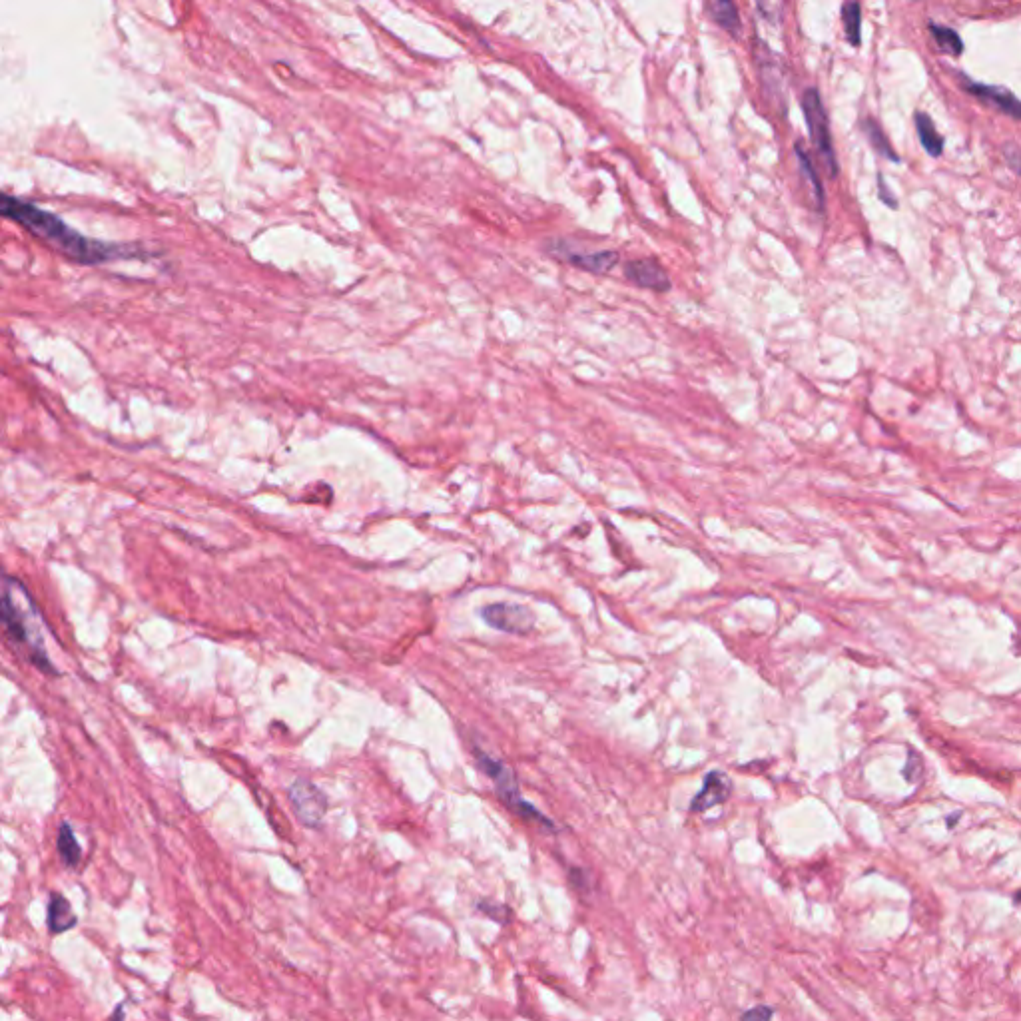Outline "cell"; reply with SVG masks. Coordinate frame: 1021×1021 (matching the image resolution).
<instances>
[{
	"instance_id": "obj_1",
	"label": "cell",
	"mask_w": 1021,
	"mask_h": 1021,
	"mask_svg": "<svg viewBox=\"0 0 1021 1021\" xmlns=\"http://www.w3.org/2000/svg\"><path fill=\"white\" fill-rule=\"evenodd\" d=\"M0 218L24 228L34 238L52 246L66 260L80 266H102L118 260L146 258V250L130 244H114L88 238L70 228L56 214L46 212L30 202L0 192Z\"/></svg>"
},
{
	"instance_id": "obj_2",
	"label": "cell",
	"mask_w": 1021,
	"mask_h": 1021,
	"mask_svg": "<svg viewBox=\"0 0 1021 1021\" xmlns=\"http://www.w3.org/2000/svg\"><path fill=\"white\" fill-rule=\"evenodd\" d=\"M0 625L8 641L16 645L32 665L42 673H56L46 651L44 619L32 595L22 581L4 571H0Z\"/></svg>"
},
{
	"instance_id": "obj_3",
	"label": "cell",
	"mask_w": 1021,
	"mask_h": 1021,
	"mask_svg": "<svg viewBox=\"0 0 1021 1021\" xmlns=\"http://www.w3.org/2000/svg\"><path fill=\"white\" fill-rule=\"evenodd\" d=\"M477 760H479V766L483 768V772H485V774H487V776L495 782V788H497V792H499V798H501V800H503V802H505V804H507V806H509V808H511L517 816L527 818V820H537V822H541V824H545V826H551V828H553V824H551L545 816H541V812H539L535 806H531L529 802H525V800L521 798V790H519V786H517V780H515L513 772H511V770H509L503 762H499V760L491 758L489 754H477Z\"/></svg>"
},
{
	"instance_id": "obj_4",
	"label": "cell",
	"mask_w": 1021,
	"mask_h": 1021,
	"mask_svg": "<svg viewBox=\"0 0 1021 1021\" xmlns=\"http://www.w3.org/2000/svg\"><path fill=\"white\" fill-rule=\"evenodd\" d=\"M802 110H804V118H806V124H808V132H810L812 144L816 146L818 154L822 156V160L828 166V170L832 172V176H836L838 174V162H836V154H834V146H832L828 114L824 110V104H822L820 94H818L816 88H808L804 92V96H802Z\"/></svg>"
},
{
	"instance_id": "obj_5",
	"label": "cell",
	"mask_w": 1021,
	"mask_h": 1021,
	"mask_svg": "<svg viewBox=\"0 0 1021 1021\" xmlns=\"http://www.w3.org/2000/svg\"><path fill=\"white\" fill-rule=\"evenodd\" d=\"M290 802L302 824L320 828L328 812V796L308 780H296L290 786Z\"/></svg>"
},
{
	"instance_id": "obj_6",
	"label": "cell",
	"mask_w": 1021,
	"mask_h": 1021,
	"mask_svg": "<svg viewBox=\"0 0 1021 1021\" xmlns=\"http://www.w3.org/2000/svg\"><path fill=\"white\" fill-rule=\"evenodd\" d=\"M549 252L575 266V268H581L585 272H591V274H599V276H605L609 272H613L621 260L619 252L615 250H601V252H581L579 248L571 246L569 242H557L549 248Z\"/></svg>"
},
{
	"instance_id": "obj_7",
	"label": "cell",
	"mask_w": 1021,
	"mask_h": 1021,
	"mask_svg": "<svg viewBox=\"0 0 1021 1021\" xmlns=\"http://www.w3.org/2000/svg\"><path fill=\"white\" fill-rule=\"evenodd\" d=\"M483 621L501 633L527 635L535 625L533 613L525 605L517 603H493L481 611Z\"/></svg>"
},
{
	"instance_id": "obj_8",
	"label": "cell",
	"mask_w": 1021,
	"mask_h": 1021,
	"mask_svg": "<svg viewBox=\"0 0 1021 1021\" xmlns=\"http://www.w3.org/2000/svg\"><path fill=\"white\" fill-rule=\"evenodd\" d=\"M625 276L631 284L643 290H653L657 294H667L673 288L667 270L653 258L631 260L625 266Z\"/></svg>"
},
{
	"instance_id": "obj_9",
	"label": "cell",
	"mask_w": 1021,
	"mask_h": 1021,
	"mask_svg": "<svg viewBox=\"0 0 1021 1021\" xmlns=\"http://www.w3.org/2000/svg\"><path fill=\"white\" fill-rule=\"evenodd\" d=\"M732 794V782L730 778L724 774V772H718V770H712L704 776V782H702V788L700 792L692 798V804H690V810L692 812H706L722 802L728 800V796Z\"/></svg>"
},
{
	"instance_id": "obj_10",
	"label": "cell",
	"mask_w": 1021,
	"mask_h": 1021,
	"mask_svg": "<svg viewBox=\"0 0 1021 1021\" xmlns=\"http://www.w3.org/2000/svg\"><path fill=\"white\" fill-rule=\"evenodd\" d=\"M966 90L970 94H974L976 98H980L982 102L998 108L1000 112L1020 120L1021 116V104L1020 100L1016 98V94L1010 90V88H1004V86H990V84H980V82H966Z\"/></svg>"
},
{
	"instance_id": "obj_11",
	"label": "cell",
	"mask_w": 1021,
	"mask_h": 1021,
	"mask_svg": "<svg viewBox=\"0 0 1021 1021\" xmlns=\"http://www.w3.org/2000/svg\"><path fill=\"white\" fill-rule=\"evenodd\" d=\"M78 918L70 908V902L62 898L60 894L50 896L48 904V930L52 934H62L66 930H72L76 926Z\"/></svg>"
},
{
	"instance_id": "obj_12",
	"label": "cell",
	"mask_w": 1021,
	"mask_h": 1021,
	"mask_svg": "<svg viewBox=\"0 0 1021 1021\" xmlns=\"http://www.w3.org/2000/svg\"><path fill=\"white\" fill-rule=\"evenodd\" d=\"M916 128H918V136H920V142H922L924 150L932 158L942 156V152H944V138L938 134L932 118L926 112H918L916 114Z\"/></svg>"
},
{
	"instance_id": "obj_13",
	"label": "cell",
	"mask_w": 1021,
	"mask_h": 1021,
	"mask_svg": "<svg viewBox=\"0 0 1021 1021\" xmlns=\"http://www.w3.org/2000/svg\"><path fill=\"white\" fill-rule=\"evenodd\" d=\"M710 14L718 26L728 30L732 36H738L740 16L734 0H710Z\"/></svg>"
},
{
	"instance_id": "obj_14",
	"label": "cell",
	"mask_w": 1021,
	"mask_h": 1021,
	"mask_svg": "<svg viewBox=\"0 0 1021 1021\" xmlns=\"http://www.w3.org/2000/svg\"><path fill=\"white\" fill-rule=\"evenodd\" d=\"M842 20H844V32L852 46H860L862 42V10L856 0H848L842 6Z\"/></svg>"
},
{
	"instance_id": "obj_15",
	"label": "cell",
	"mask_w": 1021,
	"mask_h": 1021,
	"mask_svg": "<svg viewBox=\"0 0 1021 1021\" xmlns=\"http://www.w3.org/2000/svg\"><path fill=\"white\" fill-rule=\"evenodd\" d=\"M58 852H60V858L64 860L66 866L74 868L78 862H80V844L72 832V828L68 824H60V830H58Z\"/></svg>"
},
{
	"instance_id": "obj_16",
	"label": "cell",
	"mask_w": 1021,
	"mask_h": 1021,
	"mask_svg": "<svg viewBox=\"0 0 1021 1021\" xmlns=\"http://www.w3.org/2000/svg\"><path fill=\"white\" fill-rule=\"evenodd\" d=\"M930 30H932V36L938 42L942 52H946L950 56H960L964 52V42H962L960 34L954 28L930 24Z\"/></svg>"
},
{
	"instance_id": "obj_17",
	"label": "cell",
	"mask_w": 1021,
	"mask_h": 1021,
	"mask_svg": "<svg viewBox=\"0 0 1021 1021\" xmlns=\"http://www.w3.org/2000/svg\"><path fill=\"white\" fill-rule=\"evenodd\" d=\"M862 130L866 132V136H868L870 144L874 146V150H876L880 156H886L890 162H900V156L892 150V146H890L888 138L884 136L882 128H880L874 120H870V118H868V120H864V122H862Z\"/></svg>"
},
{
	"instance_id": "obj_18",
	"label": "cell",
	"mask_w": 1021,
	"mask_h": 1021,
	"mask_svg": "<svg viewBox=\"0 0 1021 1021\" xmlns=\"http://www.w3.org/2000/svg\"><path fill=\"white\" fill-rule=\"evenodd\" d=\"M796 156H798L800 168H802V172L806 174V178L810 180V184H812V188H814V194H816V200H818V204H820V208H822V206H824V188H822V182H820V178H818V174H816V168H814V164H812L810 156L804 152V148H802L800 144H796Z\"/></svg>"
},
{
	"instance_id": "obj_19",
	"label": "cell",
	"mask_w": 1021,
	"mask_h": 1021,
	"mask_svg": "<svg viewBox=\"0 0 1021 1021\" xmlns=\"http://www.w3.org/2000/svg\"><path fill=\"white\" fill-rule=\"evenodd\" d=\"M784 2L786 0H756V6L760 10V14L772 22V24H778L780 18H782V10H784Z\"/></svg>"
},
{
	"instance_id": "obj_20",
	"label": "cell",
	"mask_w": 1021,
	"mask_h": 1021,
	"mask_svg": "<svg viewBox=\"0 0 1021 1021\" xmlns=\"http://www.w3.org/2000/svg\"><path fill=\"white\" fill-rule=\"evenodd\" d=\"M479 908H481V912L489 914L493 920H497L501 924H505L507 918H509V908H505V906H495L491 902H481Z\"/></svg>"
},
{
	"instance_id": "obj_21",
	"label": "cell",
	"mask_w": 1021,
	"mask_h": 1021,
	"mask_svg": "<svg viewBox=\"0 0 1021 1021\" xmlns=\"http://www.w3.org/2000/svg\"><path fill=\"white\" fill-rule=\"evenodd\" d=\"M878 186H880V198H882V202H884V204H888L890 208H898V202H896V198L890 194V190L886 188V184H884V178H882V176H878Z\"/></svg>"
},
{
	"instance_id": "obj_22",
	"label": "cell",
	"mask_w": 1021,
	"mask_h": 1021,
	"mask_svg": "<svg viewBox=\"0 0 1021 1021\" xmlns=\"http://www.w3.org/2000/svg\"><path fill=\"white\" fill-rule=\"evenodd\" d=\"M742 1018H744V1020H754V1018L770 1020V1018H772V1010H768L766 1006H760V1008H756V1010H750V1012H746V1014H744Z\"/></svg>"
}]
</instances>
